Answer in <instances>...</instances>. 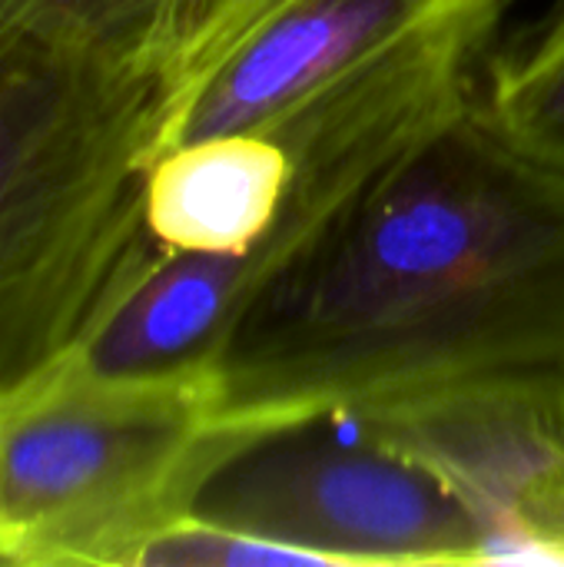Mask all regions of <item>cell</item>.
Instances as JSON below:
<instances>
[{"mask_svg":"<svg viewBox=\"0 0 564 567\" xmlns=\"http://www.w3.org/2000/svg\"><path fill=\"white\" fill-rule=\"evenodd\" d=\"M505 375H564V169L479 96L243 312L206 372L246 442Z\"/></svg>","mask_w":564,"mask_h":567,"instance_id":"obj_1","label":"cell"},{"mask_svg":"<svg viewBox=\"0 0 564 567\" xmlns=\"http://www.w3.org/2000/svg\"><path fill=\"white\" fill-rule=\"evenodd\" d=\"M180 103L0 3V395L76 352L166 252L146 173Z\"/></svg>","mask_w":564,"mask_h":567,"instance_id":"obj_2","label":"cell"},{"mask_svg":"<svg viewBox=\"0 0 564 567\" xmlns=\"http://www.w3.org/2000/svg\"><path fill=\"white\" fill-rule=\"evenodd\" d=\"M509 3L439 20L263 123L289 153L286 196L266 236L243 256L163 252L80 346L83 365L103 375H206L256 296L479 96Z\"/></svg>","mask_w":564,"mask_h":567,"instance_id":"obj_3","label":"cell"},{"mask_svg":"<svg viewBox=\"0 0 564 567\" xmlns=\"http://www.w3.org/2000/svg\"><path fill=\"white\" fill-rule=\"evenodd\" d=\"M206 379L103 375L73 352L0 412V565L136 567L229 458Z\"/></svg>","mask_w":564,"mask_h":567,"instance_id":"obj_4","label":"cell"},{"mask_svg":"<svg viewBox=\"0 0 564 567\" xmlns=\"http://www.w3.org/2000/svg\"><path fill=\"white\" fill-rule=\"evenodd\" d=\"M189 515L306 565H492L462 502L346 419L246 442L206 478Z\"/></svg>","mask_w":564,"mask_h":567,"instance_id":"obj_5","label":"cell"},{"mask_svg":"<svg viewBox=\"0 0 564 567\" xmlns=\"http://www.w3.org/2000/svg\"><path fill=\"white\" fill-rule=\"evenodd\" d=\"M432 472L492 565H564V375H505L339 415Z\"/></svg>","mask_w":564,"mask_h":567,"instance_id":"obj_6","label":"cell"},{"mask_svg":"<svg viewBox=\"0 0 564 567\" xmlns=\"http://www.w3.org/2000/svg\"><path fill=\"white\" fill-rule=\"evenodd\" d=\"M479 3L492 0H283L229 47L176 143L263 126L399 40Z\"/></svg>","mask_w":564,"mask_h":567,"instance_id":"obj_7","label":"cell"},{"mask_svg":"<svg viewBox=\"0 0 564 567\" xmlns=\"http://www.w3.org/2000/svg\"><path fill=\"white\" fill-rule=\"evenodd\" d=\"M40 33L166 90L183 120L266 0H0ZM180 120V126H183ZM180 136V133H176Z\"/></svg>","mask_w":564,"mask_h":567,"instance_id":"obj_8","label":"cell"},{"mask_svg":"<svg viewBox=\"0 0 564 567\" xmlns=\"http://www.w3.org/2000/svg\"><path fill=\"white\" fill-rule=\"evenodd\" d=\"M289 183V153L266 130L183 140L146 173V229L166 252L243 256L273 226Z\"/></svg>","mask_w":564,"mask_h":567,"instance_id":"obj_9","label":"cell"},{"mask_svg":"<svg viewBox=\"0 0 564 567\" xmlns=\"http://www.w3.org/2000/svg\"><path fill=\"white\" fill-rule=\"evenodd\" d=\"M479 103L512 146L564 169V0L489 53Z\"/></svg>","mask_w":564,"mask_h":567,"instance_id":"obj_10","label":"cell"},{"mask_svg":"<svg viewBox=\"0 0 564 567\" xmlns=\"http://www.w3.org/2000/svg\"><path fill=\"white\" fill-rule=\"evenodd\" d=\"M0 412H3V395H0Z\"/></svg>","mask_w":564,"mask_h":567,"instance_id":"obj_11","label":"cell"}]
</instances>
